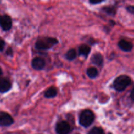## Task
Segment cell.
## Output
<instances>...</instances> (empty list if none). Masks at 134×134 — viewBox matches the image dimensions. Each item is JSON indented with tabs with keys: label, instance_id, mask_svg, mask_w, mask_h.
Instances as JSON below:
<instances>
[{
	"label": "cell",
	"instance_id": "cell-20",
	"mask_svg": "<svg viewBox=\"0 0 134 134\" xmlns=\"http://www.w3.org/2000/svg\"><path fill=\"white\" fill-rule=\"evenodd\" d=\"M13 50H12V48H8L7 51V54L9 55V56H13Z\"/></svg>",
	"mask_w": 134,
	"mask_h": 134
},
{
	"label": "cell",
	"instance_id": "cell-22",
	"mask_svg": "<svg viewBox=\"0 0 134 134\" xmlns=\"http://www.w3.org/2000/svg\"><path fill=\"white\" fill-rule=\"evenodd\" d=\"M3 74V71H2V69H1V68H0V76L1 75Z\"/></svg>",
	"mask_w": 134,
	"mask_h": 134
},
{
	"label": "cell",
	"instance_id": "cell-19",
	"mask_svg": "<svg viewBox=\"0 0 134 134\" xmlns=\"http://www.w3.org/2000/svg\"><path fill=\"white\" fill-rule=\"evenodd\" d=\"M126 10L131 14H134V6H128L126 7Z\"/></svg>",
	"mask_w": 134,
	"mask_h": 134
},
{
	"label": "cell",
	"instance_id": "cell-12",
	"mask_svg": "<svg viewBox=\"0 0 134 134\" xmlns=\"http://www.w3.org/2000/svg\"><path fill=\"white\" fill-rule=\"evenodd\" d=\"M57 95V90L54 87H51L44 92V96L47 98H52Z\"/></svg>",
	"mask_w": 134,
	"mask_h": 134
},
{
	"label": "cell",
	"instance_id": "cell-8",
	"mask_svg": "<svg viewBox=\"0 0 134 134\" xmlns=\"http://www.w3.org/2000/svg\"><path fill=\"white\" fill-rule=\"evenodd\" d=\"M11 88V83L5 78H0V92L5 93Z\"/></svg>",
	"mask_w": 134,
	"mask_h": 134
},
{
	"label": "cell",
	"instance_id": "cell-7",
	"mask_svg": "<svg viewBox=\"0 0 134 134\" xmlns=\"http://www.w3.org/2000/svg\"><path fill=\"white\" fill-rule=\"evenodd\" d=\"M31 64L34 69L36 70H41V69H43L45 66V61L43 58L36 57L33 60Z\"/></svg>",
	"mask_w": 134,
	"mask_h": 134
},
{
	"label": "cell",
	"instance_id": "cell-17",
	"mask_svg": "<svg viewBox=\"0 0 134 134\" xmlns=\"http://www.w3.org/2000/svg\"><path fill=\"white\" fill-rule=\"evenodd\" d=\"M105 0H89L90 3L93 5H96V4H99L104 1Z\"/></svg>",
	"mask_w": 134,
	"mask_h": 134
},
{
	"label": "cell",
	"instance_id": "cell-2",
	"mask_svg": "<svg viewBox=\"0 0 134 134\" xmlns=\"http://www.w3.org/2000/svg\"><path fill=\"white\" fill-rule=\"evenodd\" d=\"M58 43V40L52 37H44L39 39L35 43V48L38 50H48Z\"/></svg>",
	"mask_w": 134,
	"mask_h": 134
},
{
	"label": "cell",
	"instance_id": "cell-11",
	"mask_svg": "<svg viewBox=\"0 0 134 134\" xmlns=\"http://www.w3.org/2000/svg\"><path fill=\"white\" fill-rule=\"evenodd\" d=\"M91 61L93 64H96L97 65H102L103 64V57H102V55L99 53L95 54L93 55V56L91 58Z\"/></svg>",
	"mask_w": 134,
	"mask_h": 134
},
{
	"label": "cell",
	"instance_id": "cell-14",
	"mask_svg": "<svg viewBox=\"0 0 134 134\" xmlns=\"http://www.w3.org/2000/svg\"><path fill=\"white\" fill-rule=\"evenodd\" d=\"M103 10L109 15L114 16L116 14V9L115 7H105L103 8Z\"/></svg>",
	"mask_w": 134,
	"mask_h": 134
},
{
	"label": "cell",
	"instance_id": "cell-18",
	"mask_svg": "<svg viewBox=\"0 0 134 134\" xmlns=\"http://www.w3.org/2000/svg\"><path fill=\"white\" fill-rule=\"evenodd\" d=\"M5 43L3 40H1L0 39V51H3L4 48H5Z\"/></svg>",
	"mask_w": 134,
	"mask_h": 134
},
{
	"label": "cell",
	"instance_id": "cell-23",
	"mask_svg": "<svg viewBox=\"0 0 134 134\" xmlns=\"http://www.w3.org/2000/svg\"><path fill=\"white\" fill-rule=\"evenodd\" d=\"M0 18H1V16H0Z\"/></svg>",
	"mask_w": 134,
	"mask_h": 134
},
{
	"label": "cell",
	"instance_id": "cell-5",
	"mask_svg": "<svg viewBox=\"0 0 134 134\" xmlns=\"http://www.w3.org/2000/svg\"><path fill=\"white\" fill-rule=\"evenodd\" d=\"M14 122V120L9 113L5 112H0V126H9Z\"/></svg>",
	"mask_w": 134,
	"mask_h": 134
},
{
	"label": "cell",
	"instance_id": "cell-10",
	"mask_svg": "<svg viewBox=\"0 0 134 134\" xmlns=\"http://www.w3.org/2000/svg\"><path fill=\"white\" fill-rule=\"evenodd\" d=\"M90 47L89 46L86 45V44H82L81 45L79 48V53L81 56H83L85 57H88L90 52Z\"/></svg>",
	"mask_w": 134,
	"mask_h": 134
},
{
	"label": "cell",
	"instance_id": "cell-15",
	"mask_svg": "<svg viewBox=\"0 0 134 134\" xmlns=\"http://www.w3.org/2000/svg\"><path fill=\"white\" fill-rule=\"evenodd\" d=\"M66 58L69 60H73L76 57H77V52H76L75 50V49H71L68 51L67 52L66 55Z\"/></svg>",
	"mask_w": 134,
	"mask_h": 134
},
{
	"label": "cell",
	"instance_id": "cell-21",
	"mask_svg": "<svg viewBox=\"0 0 134 134\" xmlns=\"http://www.w3.org/2000/svg\"><path fill=\"white\" fill-rule=\"evenodd\" d=\"M130 97H131V98H132V100L134 101V88H133V90H132V92H131Z\"/></svg>",
	"mask_w": 134,
	"mask_h": 134
},
{
	"label": "cell",
	"instance_id": "cell-1",
	"mask_svg": "<svg viewBox=\"0 0 134 134\" xmlns=\"http://www.w3.org/2000/svg\"><path fill=\"white\" fill-rule=\"evenodd\" d=\"M132 82L130 77L127 75H120L116 78L113 82V86L115 90L119 92H122L125 90Z\"/></svg>",
	"mask_w": 134,
	"mask_h": 134
},
{
	"label": "cell",
	"instance_id": "cell-13",
	"mask_svg": "<svg viewBox=\"0 0 134 134\" xmlns=\"http://www.w3.org/2000/svg\"><path fill=\"white\" fill-rule=\"evenodd\" d=\"M86 73L90 79H94L98 76V71L95 68H89L86 71Z\"/></svg>",
	"mask_w": 134,
	"mask_h": 134
},
{
	"label": "cell",
	"instance_id": "cell-6",
	"mask_svg": "<svg viewBox=\"0 0 134 134\" xmlns=\"http://www.w3.org/2000/svg\"><path fill=\"white\" fill-rule=\"evenodd\" d=\"M12 19L9 16L4 15L0 18V26L4 31H8L12 27Z\"/></svg>",
	"mask_w": 134,
	"mask_h": 134
},
{
	"label": "cell",
	"instance_id": "cell-3",
	"mask_svg": "<svg viewBox=\"0 0 134 134\" xmlns=\"http://www.w3.org/2000/svg\"><path fill=\"white\" fill-rule=\"evenodd\" d=\"M94 119L95 116L92 111L86 109L81 112L79 116V122L81 126L87 128L92 124L93 122L94 121Z\"/></svg>",
	"mask_w": 134,
	"mask_h": 134
},
{
	"label": "cell",
	"instance_id": "cell-4",
	"mask_svg": "<svg viewBox=\"0 0 134 134\" xmlns=\"http://www.w3.org/2000/svg\"><path fill=\"white\" fill-rule=\"evenodd\" d=\"M71 131L70 125L66 121H61L56 126V132L58 134H69Z\"/></svg>",
	"mask_w": 134,
	"mask_h": 134
},
{
	"label": "cell",
	"instance_id": "cell-9",
	"mask_svg": "<svg viewBox=\"0 0 134 134\" xmlns=\"http://www.w3.org/2000/svg\"><path fill=\"white\" fill-rule=\"evenodd\" d=\"M119 47L122 51H124V52H130L133 48V45L132 43L130 42L124 40V39H122L119 41Z\"/></svg>",
	"mask_w": 134,
	"mask_h": 134
},
{
	"label": "cell",
	"instance_id": "cell-16",
	"mask_svg": "<svg viewBox=\"0 0 134 134\" xmlns=\"http://www.w3.org/2000/svg\"><path fill=\"white\" fill-rule=\"evenodd\" d=\"M88 134H104V132L101 128L95 127L92 128Z\"/></svg>",
	"mask_w": 134,
	"mask_h": 134
}]
</instances>
